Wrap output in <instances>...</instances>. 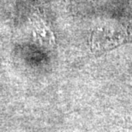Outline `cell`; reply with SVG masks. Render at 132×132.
Returning a JSON list of instances; mask_svg holds the SVG:
<instances>
[{"instance_id":"obj_1","label":"cell","mask_w":132,"mask_h":132,"mask_svg":"<svg viewBox=\"0 0 132 132\" xmlns=\"http://www.w3.org/2000/svg\"><path fill=\"white\" fill-rule=\"evenodd\" d=\"M126 38L123 29L113 27H104L97 29L92 38V48L94 51L105 50L119 45Z\"/></svg>"}]
</instances>
